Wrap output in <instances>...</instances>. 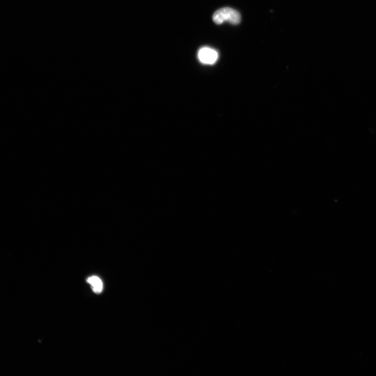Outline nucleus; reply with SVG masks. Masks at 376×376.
Wrapping results in <instances>:
<instances>
[{"label": "nucleus", "instance_id": "1", "mask_svg": "<svg viewBox=\"0 0 376 376\" xmlns=\"http://www.w3.org/2000/svg\"><path fill=\"white\" fill-rule=\"evenodd\" d=\"M215 23L221 24L224 21H227L230 23L237 25L241 21V16L239 13L230 7H224L216 11L213 16Z\"/></svg>", "mask_w": 376, "mask_h": 376}, {"label": "nucleus", "instance_id": "2", "mask_svg": "<svg viewBox=\"0 0 376 376\" xmlns=\"http://www.w3.org/2000/svg\"><path fill=\"white\" fill-rule=\"evenodd\" d=\"M198 57L202 63L212 64L217 61L218 54L215 50L211 48L205 47L199 51Z\"/></svg>", "mask_w": 376, "mask_h": 376}, {"label": "nucleus", "instance_id": "3", "mask_svg": "<svg viewBox=\"0 0 376 376\" xmlns=\"http://www.w3.org/2000/svg\"><path fill=\"white\" fill-rule=\"evenodd\" d=\"M87 282L91 285L93 292L97 294L101 293L103 289V284L100 278L93 276L88 278Z\"/></svg>", "mask_w": 376, "mask_h": 376}]
</instances>
